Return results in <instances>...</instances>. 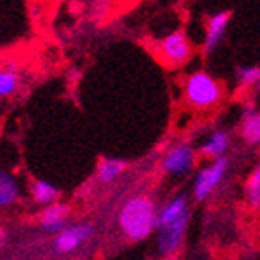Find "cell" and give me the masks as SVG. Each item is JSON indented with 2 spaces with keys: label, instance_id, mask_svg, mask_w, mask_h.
<instances>
[{
  "label": "cell",
  "instance_id": "ac0fdd59",
  "mask_svg": "<svg viewBox=\"0 0 260 260\" xmlns=\"http://www.w3.org/2000/svg\"><path fill=\"white\" fill-rule=\"evenodd\" d=\"M237 80L242 87L258 85L260 81V67L258 65H246L237 69Z\"/></svg>",
  "mask_w": 260,
  "mask_h": 260
},
{
  "label": "cell",
  "instance_id": "8fae6325",
  "mask_svg": "<svg viewBox=\"0 0 260 260\" xmlns=\"http://www.w3.org/2000/svg\"><path fill=\"white\" fill-rule=\"evenodd\" d=\"M190 213L188 211V201L184 195H177V197H172L168 203H165L157 210V219H155V230L157 228L172 224L174 220L181 219L183 215Z\"/></svg>",
  "mask_w": 260,
  "mask_h": 260
},
{
  "label": "cell",
  "instance_id": "e0dca14e",
  "mask_svg": "<svg viewBox=\"0 0 260 260\" xmlns=\"http://www.w3.org/2000/svg\"><path fill=\"white\" fill-rule=\"evenodd\" d=\"M244 195H246V203L253 210H260V159L251 170V174L246 179L244 184Z\"/></svg>",
  "mask_w": 260,
  "mask_h": 260
},
{
  "label": "cell",
  "instance_id": "44dd1931",
  "mask_svg": "<svg viewBox=\"0 0 260 260\" xmlns=\"http://www.w3.org/2000/svg\"><path fill=\"white\" fill-rule=\"evenodd\" d=\"M256 87H258V90H260V81H258V85H256Z\"/></svg>",
  "mask_w": 260,
  "mask_h": 260
},
{
  "label": "cell",
  "instance_id": "277c9868",
  "mask_svg": "<svg viewBox=\"0 0 260 260\" xmlns=\"http://www.w3.org/2000/svg\"><path fill=\"white\" fill-rule=\"evenodd\" d=\"M188 222H190V213L174 220L172 224L155 230L157 232V251L165 260H174L177 256L179 249L183 246Z\"/></svg>",
  "mask_w": 260,
  "mask_h": 260
},
{
  "label": "cell",
  "instance_id": "7c38bea8",
  "mask_svg": "<svg viewBox=\"0 0 260 260\" xmlns=\"http://www.w3.org/2000/svg\"><path fill=\"white\" fill-rule=\"evenodd\" d=\"M230 148V136L224 130H215L213 134H210L206 138V141L201 145L199 154L203 157L210 159V161H215V159L224 157V154Z\"/></svg>",
  "mask_w": 260,
  "mask_h": 260
},
{
  "label": "cell",
  "instance_id": "3957f363",
  "mask_svg": "<svg viewBox=\"0 0 260 260\" xmlns=\"http://www.w3.org/2000/svg\"><path fill=\"white\" fill-rule=\"evenodd\" d=\"M152 53L161 65L168 69H177L193 58V45L183 31H174L155 42Z\"/></svg>",
  "mask_w": 260,
  "mask_h": 260
},
{
  "label": "cell",
  "instance_id": "ba28073f",
  "mask_svg": "<svg viewBox=\"0 0 260 260\" xmlns=\"http://www.w3.org/2000/svg\"><path fill=\"white\" fill-rule=\"evenodd\" d=\"M71 215V210L67 204L63 203H54L49 204L42 210V213L38 215V222H40L42 230L47 233H54L56 235L58 232H61L67 224V219Z\"/></svg>",
  "mask_w": 260,
  "mask_h": 260
},
{
  "label": "cell",
  "instance_id": "6da1fadb",
  "mask_svg": "<svg viewBox=\"0 0 260 260\" xmlns=\"http://www.w3.org/2000/svg\"><path fill=\"white\" fill-rule=\"evenodd\" d=\"M157 208L148 195H136L125 201L118 213V224L130 242L146 240L155 232Z\"/></svg>",
  "mask_w": 260,
  "mask_h": 260
},
{
  "label": "cell",
  "instance_id": "5bb4252c",
  "mask_svg": "<svg viewBox=\"0 0 260 260\" xmlns=\"http://www.w3.org/2000/svg\"><path fill=\"white\" fill-rule=\"evenodd\" d=\"M20 183L13 174L0 170V208H9L20 199Z\"/></svg>",
  "mask_w": 260,
  "mask_h": 260
},
{
  "label": "cell",
  "instance_id": "7a4b0ae2",
  "mask_svg": "<svg viewBox=\"0 0 260 260\" xmlns=\"http://www.w3.org/2000/svg\"><path fill=\"white\" fill-rule=\"evenodd\" d=\"M183 94L190 107L197 110H210L222 100V85L206 71H193L184 78Z\"/></svg>",
  "mask_w": 260,
  "mask_h": 260
},
{
  "label": "cell",
  "instance_id": "2e32d148",
  "mask_svg": "<svg viewBox=\"0 0 260 260\" xmlns=\"http://www.w3.org/2000/svg\"><path fill=\"white\" fill-rule=\"evenodd\" d=\"M126 168V162L121 159L114 157H103L98 162V179L102 183H112L118 177H121Z\"/></svg>",
  "mask_w": 260,
  "mask_h": 260
},
{
  "label": "cell",
  "instance_id": "9c48e42d",
  "mask_svg": "<svg viewBox=\"0 0 260 260\" xmlns=\"http://www.w3.org/2000/svg\"><path fill=\"white\" fill-rule=\"evenodd\" d=\"M230 20H232V11H219L210 16V20L206 24V37H204L203 44V51L206 54L217 49V45L220 44L222 37L226 35Z\"/></svg>",
  "mask_w": 260,
  "mask_h": 260
},
{
  "label": "cell",
  "instance_id": "8992f818",
  "mask_svg": "<svg viewBox=\"0 0 260 260\" xmlns=\"http://www.w3.org/2000/svg\"><path fill=\"white\" fill-rule=\"evenodd\" d=\"M90 237H92V226L90 224L78 222L65 226L61 232L54 235V251L60 253V255H69V253L76 251L78 248H81Z\"/></svg>",
  "mask_w": 260,
  "mask_h": 260
},
{
  "label": "cell",
  "instance_id": "52a82bcc",
  "mask_svg": "<svg viewBox=\"0 0 260 260\" xmlns=\"http://www.w3.org/2000/svg\"><path fill=\"white\" fill-rule=\"evenodd\" d=\"M197 152L190 143H177L162 157V170L170 175H184L193 168Z\"/></svg>",
  "mask_w": 260,
  "mask_h": 260
},
{
  "label": "cell",
  "instance_id": "ffe728a7",
  "mask_svg": "<svg viewBox=\"0 0 260 260\" xmlns=\"http://www.w3.org/2000/svg\"><path fill=\"white\" fill-rule=\"evenodd\" d=\"M4 244H6V230H4V226L0 224V249L4 248Z\"/></svg>",
  "mask_w": 260,
  "mask_h": 260
},
{
  "label": "cell",
  "instance_id": "d6986e66",
  "mask_svg": "<svg viewBox=\"0 0 260 260\" xmlns=\"http://www.w3.org/2000/svg\"><path fill=\"white\" fill-rule=\"evenodd\" d=\"M98 2H102L109 9H126L128 6L136 4L139 0H98Z\"/></svg>",
  "mask_w": 260,
  "mask_h": 260
},
{
  "label": "cell",
  "instance_id": "30bf717a",
  "mask_svg": "<svg viewBox=\"0 0 260 260\" xmlns=\"http://www.w3.org/2000/svg\"><path fill=\"white\" fill-rule=\"evenodd\" d=\"M22 85V73L13 61L0 63V100L15 96Z\"/></svg>",
  "mask_w": 260,
  "mask_h": 260
},
{
  "label": "cell",
  "instance_id": "5b68a950",
  "mask_svg": "<svg viewBox=\"0 0 260 260\" xmlns=\"http://www.w3.org/2000/svg\"><path fill=\"white\" fill-rule=\"evenodd\" d=\"M228 159L220 157L215 161H210V165H206L204 168H201L197 177L193 181V197L195 201H204L208 199L215 188L222 183L224 175L228 172Z\"/></svg>",
  "mask_w": 260,
  "mask_h": 260
},
{
  "label": "cell",
  "instance_id": "4fadbf2b",
  "mask_svg": "<svg viewBox=\"0 0 260 260\" xmlns=\"http://www.w3.org/2000/svg\"><path fill=\"white\" fill-rule=\"evenodd\" d=\"M240 136L248 145H260V110L258 109H246L240 121Z\"/></svg>",
  "mask_w": 260,
  "mask_h": 260
},
{
  "label": "cell",
  "instance_id": "9a60e30c",
  "mask_svg": "<svg viewBox=\"0 0 260 260\" xmlns=\"http://www.w3.org/2000/svg\"><path fill=\"white\" fill-rule=\"evenodd\" d=\"M31 195L35 203L42 204V206H49V204H54L58 203L60 199V190L54 186L53 183H49V181H35L31 186Z\"/></svg>",
  "mask_w": 260,
  "mask_h": 260
}]
</instances>
